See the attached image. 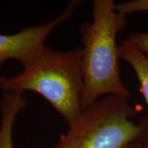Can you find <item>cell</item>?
<instances>
[{
    "label": "cell",
    "instance_id": "6da1fadb",
    "mask_svg": "<svg viewBox=\"0 0 148 148\" xmlns=\"http://www.w3.org/2000/svg\"><path fill=\"white\" fill-rule=\"evenodd\" d=\"M5 92L33 91L44 97L71 125L81 116L83 93L82 49L55 50L44 45L20 73L0 77Z\"/></svg>",
    "mask_w": 148,
    "mask_h": 148
},
{
    "label": "cell",
    "instance_id": "7a4b0ae2",
    "mask_svg": "<svg viewBox=\"0 0 148 148\" xmlns=\"http://www.w3.org/2000/svg\"><path fill=\"white\" fill-rule=\"evenodd\" d=\"M127 25V16L117 10L113 0H94L92 20L82 24V108L106 95L130 97L121 79L117 36Z\"/></svg>",
    "mask_w": 148,
    "mask_h": 148
},
{
    "label": "cell",
    "instance_id": "3957f363",
    "mask_svg": "<svg viewBox=\"0 0 148 148\" xmlns=\"http://www.w3.org/2000/svg\"><path fill=\"white\" fill-rule=\"evenodd\" d=\"M138 113L129 97L106 95L83 110L52 148H125L148 130V115L136 123Z\"/></svg>",
    "mask_w": 148,
    "mask_h": 148
},
{
    "label": "cell",
    "instance_id": "277c9868",
    "mask_svg": "<svg viewBox=\"0 0 148 148\" xmlns=\"http://www.w3.org/2000/svg\"><path fill=\"white\" fill-rule=\"evenodd\" d=\"M79 1H71L58 16L53 20L33 27L22 28L15 34H0V63L14 59L23 66L45 45V42L54 29L73 16Z\"/></svg>",
    "mask_w": 148,
    "mask_h": 148
},
{
    "label": "cell",
    "instance_id": "5b68a950",
    "mask_svg": "<svg viewBox=\"0 0 148 148\" xmlns=\"http://www.w3.org/2000/svg\"><path fill=\"white\" fill-rule=\"evenodd\" d=\"M27 106L22 93L5 92L0 101V148H14L13 128L16 117Z\"/></svg>",
    "mask_w": 148,
    "mask_h": 148
},
{
    "label": "cell",
    "instance_id": "8992f818",
    "mask_svg": "<svg viewBox=\"0 0 148 148\" xmlns=\"http://www.w3.org/2000/svg\"><path fill=\"white\" fill-rule=\"evenodd\" d=\"M119 58L126 61L133 70L140 91L148 106V58L127 39L119 45Z\"/></svg>",
    "mask_w": 148,
    "mask_h": 148
},
{
    "label": "cell",
    "instance_id": "52a82bcc",
    "mask_svg": "<svg viewBox=\"0 0 148 148\" xmlns=\"http://www.w3.org/2000/svg\"><path fill=\"white\" fill-rule=\"evenodd\" d=\"M117 10L127 16L137 12H147L148 0H129L116 3Z\"/></svg>",
    "mask_w": 148,
    "mask_h": 148
},
{
    "label": "cell",
    "instance_id": "ba28073f",
    "mask_svg": "<svg viewBox=\"0 0 148 148\" xmlns=\"http://www.w3.org/2000/svg\"><path fill=\"white\" fill-rule=\"evenodd\" d=\"M127 39L148 58V31L132 32Z\"/></svg>",
    "mask_w": 148,
    "mask_h": 148
},
{
    "label": "cell",
    "instance_id": "9c48e42d",
    "mask_svg": "<svg viewBox=\"0 0 148 148\" xmlns=\"http://www.w3.org/2000/svg\"><path fill=\"white\" fill-rule=\"evenodd\" d=\"M148 133L147 132H146V134L143 136V138H140L139 140L136 141L135 143L130 144L129 146H127V147L125 148H145V143H146V138H147V135Z\"/></svg>",
    "mask_w": 148,
    "mask_h": 148
},
{
    "label": "cell",
    "instance_id": "30bf717a",
    "mask_svg": "<svg viewBox=\"0 0 148 148\" xmlns=\"http://www.w3.org/2000/svg\"><path fill=\"white\" fill-rule=\"evenodd\" d=\"M145 148H148V133L146 138V143H145Z\"/></svg>",
    "mask_w": 148,
    "mask_h": 148
},
{
    "label": "cell",
    "instance_id": "8fae6325",
    "mask_svg": "<svg viewBox=\"0 0 148 148\" xmlns=\"http://www.w3.org/2000/svg\"><path fill=\"white\" fill-rule=\"evenodd\" d=\"M3 64H2V63H0V69L2 68V66H3Z\"/></svg>",
    "mask_w": 148,
    "mask_h": 148
}]
</instances>
